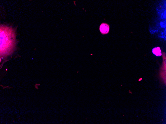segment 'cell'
<instances>
[{"label": "cell", "instance_id": "1", "mask_svg": "<svg viewBox=\"0 0 166 124\" xmlns=\"http://www.w3.org/2000/svg\"><path fill=\"white\" fill-rule=\"evenodd\" d=\"M99 30L102 34H107L109 31V26L106 23H102L100 26Z\"/></svg>", "mask_w": 166, "mask_h": 124}, {"label": "cell", "instance_id": "2", "mask_svg": "<svg viewBox=\"0 0 166 124\" xmlns=\"http://www.w3.org/2000/svg\"><path fill=\"white\" fill-rule=\"evenodd\" d=\"M152 52L157 56H160L162 55L161 50L159 47L154 48L152 49Z\"/></svg>", "mask_w": 166, "mask_h": 124}]
</instances>
